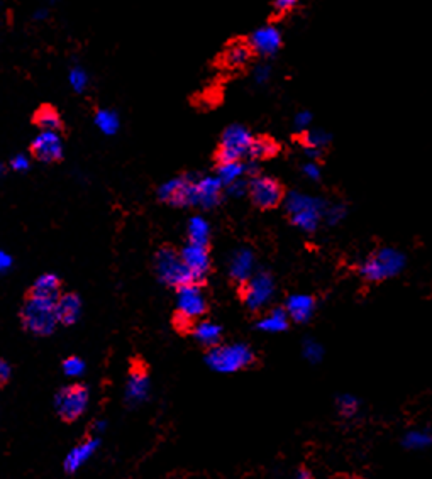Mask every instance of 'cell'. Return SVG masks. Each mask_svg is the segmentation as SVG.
<instances>
[{
  "instance_id": "15",
  "label": "cell",
  "mask_w": 432,
  "mask_h": 479,
  "mask_svg": "<svg viewBox=\"0 0 432 479\" xmlns=\"http://www.w3.org/2000/svg\"><path fill=\"white\" fill-rule=\"evenodd\" d=\"M224 187L217 180V176H202L195 178L194 182V198H192V207L198 209H212L219 204L223 197Z\"/></svg>"
},
{
  "instance_id": "5",
  "label": "cell",
  "mask_w": 432,
  "mask_h": 479,
  "mask_svg": "<svg viewBox=\"0 0 432 479\" xmlns=\"http://www.w3.org/2000/svg\"><path fill=\"white\" fill-rule=\"evenodd\" d=\"M207 312V297L198 283L182 286L176 290V312L175 327L180 330L190 332L195 322L202 320Z\"/></svg>"
},
{
  "instance_id": "35",
  "label": "cell",
  "mask_w": 432,
  "mask_h": 479,
  "mask_svg": "<svg viewBox=\"0 0 432 479\" xmlns=\"http://www.w3.org/2000/svg\"><path fill=\"white\" fill-rule=\"evenodd\" d=\"M294 123L297 125V129L307 131V129H310V124H312V114H310L309 110H300V112L295 114Z\"/></svg>"
},
{
  "instance_id": "28",
  "label": "cell",
  "mask_w": 432,
  "mask_h": 479,
  "mask_svg": "<svg viewBox=\"0 0 432 479\" xmlns=\"http://www.w3.org/2000/svg\"><path fill=\"white\" fill-rule=\"evenodd\" d=\"M405 449H412V451H422L432 445V432L426 429H415L409 430L404 437Z\"/></svg>"
},
{
  "instance_id": "17",
  "label": "cell",
  "mask_w": 432,
  "mask_h": 479,
  "mask_svg": "<svg viewBox=\"0 0 432 479\" xmlns=\"http://www.w3.org/2000/svg\"><path fill=\"white\" fill-rule=\"evenodd\" d=\"M254 273H256V257L253 251L249 248L236 249L229 259V276L239 285H245Z\"/></svg>"
},
{
  "instance_id": "32",
  "label": "cell",
  "mask_w": 432,
  "mask_h": 479,
  "mask_svg": "<svg viewBox=\"0 0 432 479\" xmlns=\"http://www.w3.org/2000/svg\"><path fill=\"white\" fill-rule=\"evenodd\" d=\"M302 352H304L305 359L310 361L312 364L319 363L324 354L322 345H320L317 341H313V339H307V341L304 342V349H302Z\"/></svg>"
},
{
  "instance_id": "16",
  "label": "cell",
  "mask_w": 432,
  "mask_h": 479,
  "mask_svg": "<svg viewBox=\"0 0 432 479\" xmlns=\"http://www.w3.org/2000/svg\"><path fill=\"white\" fill-rule=\"evenodd\" d=\"M247 46L261 56H271L282 47V32L275 25H261L249 36Z\"/></svg>"
},
{
  "instance_id": "38",
  "label": "cell",
  "mask_w": 432,
  "mask_h": 479,
  "mask_svg": "<svg viewBox=\"0 0 432 479\" xmlns=\"http://www.w3.org/2000/svg\"><path fill=\"white\" fill-rule=\"evenodd\" d=\"M10 373H12V371H10L9 363H7L6 359H2V357H0V390L6 388V386L9 385Z\"/></svg>"
},
{
  "instance_id": "29",
  "label": "cell",
  "mask_w": 432,
  "mask_h": 479,
  "mask_svg": "<svg viewBox=\"0 0 432 479\" xmlns=\"http://www.w3.org/2000/svg\"><path fill=\"white\" fill-rule=\"evenodd\" d=\"M278 145H276L273 139L269 138H258L254 139L253 146H251L249 151V158H253L254 161L258 160H268V158H273L276 153H278Z\"/></svg>"
},
{
  "instance_id": "20",
  "label": "cell",
  "mask_w": 432,
  "mask_h": 479,
  "mask_svg": "<svg viewBox=\"0 0 432 479\" xmlns=\"http://www.w3.org/2000/svg\"><path fill=\"white\" fill-rule=\"evenodd\" d=\"M150 390V381H147V368L139 357L131 359V368H129V383H127V396L132 401H143Z\"/></svg>"
},
{
  "instance_id": "33",
  "label": "cell",
  "mask_w": 432,
  "mask_h": 479,
  "mask_svg": "<svg viewBox=\"0 0 432 479\" xmlns=\"http://www.w3.org/2000/svg\"><path fill=\"white\" fill-rule=\"evenodd\" d=\"M83 370H85L83 361L79 359L76 356H70L63 361V371H65V374L79 376L83 373Z\"/></svg>"
},
{
  "instance_id": "40",
  "label": "cell",
  "mask_w": 432,
  "mask_h": 479,
  "mask_svg": "<svg viewBox=\"0 0 432 479\" xmlns=\"http://www.w3.org/2000/svg\"><path fill=\"white\" fill-rule=\"evenodd\" d=\"M294 479H312V476H310L309 471L300 469L297 474H295V478H294Z\"/></svg>"
},
{
  "instance_id": "37",
  "label": "cell",
  "mask_w": 432,
  "mask_h": 479,
  "mask_svg": "<svg viewBox=\"0 0 432 479\" xmlns=\"http://www.w3.org/2000/svg\"><path fill=\"white\" fill-rule=\"evenodd\" d=\"M247 185H249V180H241V182H236L232 185L226 187V191L231 197H243V195L247 193Z\"/></svg>"
},
{
  "instance_id": "14",
  "label": "cell",
  "mask_w": 432,
  "mask_h": 479,
  "mask_svg": "<svg viewBox=\"0 0 432 479\" xmlns=\"http://www.w3.org/2000/svg\"><path fill=\"white\" fill-rule=\"evenodd\" d=\"M180 256H182L183 264L187 266L188 273H190L194 283L202 285V281L209 276L210 273V254L207 246H197V244H188L185 248L180 249Z\"/></svg>"
},
{
  "instance_id": "25",
  "label": "cell",
  "mask_w": 432,
  "mask_h": 479,
  "mask_svg": "<svg viewBox=\"0 0 432 479\" xmlns=\"http://www.w3.org/2000/svg\"><path fill=\"white\" fill-rule=\"evenodd\" d=\"M288 327H290V319L283 308H273L268 313H263V317L256 322V329L265 334L285 332Z\"/></svg>"
},
{
  "instance_id": "30",
  "label": "cell",
  "mask_w": 432,
  "mask_h": 479,
  "mask_svg": "<svg viewBox=\"0 0 432 479\" xmlns=\"http://www.w3.org/2000/svg\"><path fill=\"white\" fill-rule=\"evenodd\" d=\"M336 405H338V412L344 418H353L360 412V400L354 395H348V393L339 396Z\"/></svg>"
},
{
  "instance_id": "6",
  "label": "cell",
  "mask_w": 432,
  "mask_h": 479,
  "mask_svg": "<svg viewBox=\"0 0 432 479\" xmlns=\"http://www.w3.org/2000/svg\"><path fill=\"white\" fill-rule=\"evenodd\" d=\"M154 271L163 285L172 286L175 290L194 283L190 273L183 264L182 256H180V249L172 248L168 244L161 246L154 254Z\"/></svg>"
},
{
  "instance_id": "22",
  "label": "cell",
  "mask_w": 432,
  "mask_h": 479,
  "mask_svg": "<svg viewBox=\"0 0 432 479\" xmlns=\"http://www.w3.org/2000/svg\"><path fill=\"white\" fill-rule=\"evenodd\" d=\"M190 334L194 335L195 341L207 349H212L216 345L223 344V329L217 323L210 320H198L194 323Z\"/></svg>"
},
{
  "instance_id": "24",
  "label": "cell",
  "mask_w": 432,
  "mask_h": 479,
  "mask_svg": "<svg viewBox=\"0 0 432 479\" xmlns=\"http://www.w3.org/2000/svg\"><path fill=\"white\" fill-rule=\"evenodd\" d=\"M302 142H304L305 154L310 158V161H317L324 147H327L331 142V136L322 129H307L302 136Z\"/></svg>"
},
{
  "instance_id": "7",
  "label": "cell",
  "mask_w": 432,
  "mask_h": 479,
  "mask_svg": "<svg viewBox=\"0 0 432 479\" xmlns=\"http://www.w3.org/2000/svg\"><path fill=\"white\" fill-rule=\"evenodd\" d=\"M254 138L251 131L241 124H231L224 129L220 136L219 149H217V161H243L249 156L251 146Z\"/></svg>"
},
{
  "instance_id": "13",
  "label": "cell",
  "mask_w": 432,
  "mask_h": 479,
  "mask_svg": "<svg viewBox=\"0 0 432 479\" xmlns=\"http://www.w3.org/2000/svg\"><path fill=\"white\" fill-rule=\"evenodd\" d=\"M31 124L41 132H51V134H58L60 138L68 136V125L63 119L60 109L50 102H43L36 107L31 116Z\"/></svg>"
},
{
  "instance_id": "39",
  "label": "cell",
  "mask_w": 432,
  "mask_h": 479,
  "mask_svg": "<svg viewBox=\"0 0 432 479\" xmlns=\"http://www.w3.org/2000/svg\"><path fill=\"white\" fill-rule=\"evenodd\" d=\"M295 6H297L295 0H278V2L273 3V10H275L276 14H287L290 12Z\"/></svg>"
},
{
  "instance_id": "23",
  "label": "cell",
  "mask_w": 432,
  "mask_h": 479,
  "mask_svg": "<svg viewBox=\"0 0 432 479\" xmlns=\"http://www.w3.org/2000/svg\"><path fill=\"white\" fill-rule=\"evenodd\" d=\"M249 173L251 168L247 163H243V161H223V163L217 164L216 176L223 183V187L226 188L232 185V183L246 180V176H249Z\"/></svg>"
},
{
  "instance_id": "9",
  "label": "cell",
  "mask_w": 432,
  "mask_h": 479,
  "mask_svg": "<svg viewBox=\"0 0 432 479\" xmlns=\"http://www.w3.org/2000/svg\"><path fill=\"white\" fill-rule=\"evenodd\" d=\"M275 295V279L267 271H256L243 285V301L251 312H260L268 307Z\"/></svg>"
},
{
  "instance_id": "31",
  "label": "cell",
  "mask_w": 432,
  "mask_h": 479,
  "mask_svg": "<svg viewBox=\"0 0 432 479\" xmlns=\"http://www.w3.org/2000/svg\"><path fill=\"white\" fill-rule=\"evenodd\" d=\"M346 213H348L346 205L342 204L326 205V210H324V220H326L329 226H336V224H339L342 219H344Z\"/></svg>"
},
{
  "instance_id": "34",
  "label": "cell",
  "mask_w": 432,
  "mask_h": 479,
  "mask_svg": "<svg viewBox=\"0 0 432 479\" xmlns=\"http://www.w3.org/2000/svg\"><path fill=\"white\" fill-rule=\"evenodd\" d=\"M302 173H304L305 178L312 180V182L320 180V175H322V171H320V167L317 164V161H307V163H304V167H302Z\"/></svg>"
},
{
  "instance_id": "21",
  "label": "cell",
  "mask_w": 432,
  "mask_h": 479,
  "mask_svg": "<svg viewBox=\"0 0 432 479\" xmlns=\"http://www.w3.org/2000/svg\"><path fill=\"white\" fill-rule=\"evenodd\" d=\"M82 310V298L75 292L63 293L56 301L58 323L61 326H73Z\"/></svg>"
},
{
  "instance_id": "4",
  "label": "cell",
  "mask_w": 432,
  "mask_h": 479,
  "mask_svg": "<svg viewBox=\"0 0 432 479\" xmlns=\"http://www.w3.org/2000/svg\"><path fill=\"white\" fill-rule=\"evenodd\" d=\"M405 264H407V257L402 251L395 248H380L361 263L360 275L361 278L371 283L387 281L400 275Z\"/></svg>"
},
{
  "instance_id": "3",
  "label": "cell",
  "mask_w": 432,
  "mask_h": 479,
  "mask_svg": "<svg viewBox=\"0 0 432 479\" xmlns=\"http://www.w3.org/2000/svg\"><path fill=\"white\" fill-rule=\"evenodd\" d=\"M207 366L219 374H234L254 363V351L243 342L219 344L205 354Z\"/></svg>"
},
{
  "instance_id": "36",
  "label": "cell",
  "mask_w": 432,
  "mask_h": 479,
  "mask_svg": "<svg viewBox=\"0 0 432 479\" xmlns=\"http://www.w3.org/2000/svg\"><path fill=\"white\" fill-rule=\"evenodd\" d=\"M253 76L258 83L268 82L269 76H271V66L267 65V63H261V65H258L256 68H254Z\"/></svg>"
},
{
  "instance_id": "27",
  "label": "cell",
  "mask_w": 432,
  "mask_h": 479,
  "mask_svg": "<svg viewBox=\"0 0 432 479\" xmlns=\"http://www.w3.org/2000/svg\"><path fill=\"white\" fill-rule=\"evenodd\" d=\"M187 235H188V242H190V244L207 246V248H209L210 224L207 222L204 217H198V215L192 217V219L188 220Z\"/></svg>"
},
{
  "instance_id": "1",
  "label": "cell",
  "mask_w": 432,
  "mask_h": 479,
  "mask_svg": "<svg viewBox=\"0 0 432 479\" xmlns=\"http://www.w3.org/2000/svg\"><path fill=\"white\" fill-rule=\"evenodd\" d=\"M285 210L290 217V222L300 231L313 232L324 220L326 204L320 198L302 191H291L283 200Z\"/></svg>"
},
{
  "instance_id": "12",
  "label": "cell",
  "mask_w": 432,
  "mask_h": 479,
  "mask_svg": "<svg viewBox=\"0 0 432 479\" xmlns=\"http://www.w3.org/2000/svg\"><path fill=\"white\" fill-rule=\"evenodd\" d=\"M195 176L182 175L160 187V200L172 207H192Z\"/></svg>"
},
{
  "instance_id": "8",
  "label": "cell",
  "mask_w": 432,
  "mask_h": 479,
  "mask_svg": "<svg viewBox=\"0 0 432 479\" xmlns=\"http://www.w3.org/2000/svg\"><path fill=\"white\" fill-rule=\"evenodd\" d=\"M88 405V388L82 383H73L58 390L54 396V410L65 423L76 422Z\"/></svg>"
},
{
  "instance_id": "10",
  "label": "cell",
  "mask_w": 432,
  "mask_h": 479,
  "mask_svg": "<svg viewBox=\"0 0 432 479\" xmlns=\"http://www.w3.org/2000/svg\"><path fill=\"white\" fill-rule=\"evenodd\" d=\"M247 195L258 209L269 210L278 207L285 200L283 187L271 176L254 175L247 185Z\"/></svg>"
},
{
  "instance_id": "26",
  "label": "cell",
  "mask_w": 432,
  "mask_h": 479,
  "mask_svg": "<svg viewBox=\"0 0 432 479\" xmlns=\"http://www.w3.org/2000/svg\"><path fill=\"white\" fill-rule=\"evenodd\" d=\"M251 54H253V51H251V47L247 46V43L234 41L229 44L226 51H224V56H223L224 65L231 70L243 68V66H246L247 63H249Z\"/></svg>"
},
{
  "instance_id": "2",
  "label": "cell",
  "mask_w": 432,
  "mask_h": 479,
  "mask_svg": "<svg viewBox=\"0 0 432 479\" xmlns=\"http://www.w3.org/2000/svg\"><path fill=\"white\" fill-rule=\"evenodd\" d=\"M19 322L25 332L38 337L51 335L58 327L56 304L24 297L19 310Z\"/></svg>"
},
{
  "instance_id": "19",
  "label": "cell",
  "mask_w": 432,
  "mask_h": 479,
  "mask_svg": "<svg viewBox=\"0 0 432 479\" xmlns=\"http://www.w3.org/2000/svg\"><path fill=\"white\" fill-rule=\"evenodd\" d=\"M283 310L287 312L290 322L305 323L309 322L313 317V313H316V300H313V297L305 293L290 295V297L287 298V304Z\"/></svg>"
},
{
  "instance_id": "18",
  "label": "cell",
  "mask_w": 432,
  "mask_h": 479,
  "mask_svg": "<svg viewBox=\"0 0 432 479\" xmlns=\"http://www.w3.org/2000/svg\"><path fill=\"white\" fill-rule=\"evenodd\" d=\"M63 295V281L53 273H48V275L39 276L28 290H25L24 297L29 298H38V300L51 301V304H56L58 298Z\"/></svg>"
},
{
  "instance_id": "11",
  "label": "cell",
  "mask_w": 432,
  "mask_h": 479,
  "mask_svg": "<svg viewBox=\"0 0 432 479\" xmlns=\"http://www.w3.org/2000/svg\"><path fill=\"white\" fill-rule=\"evenodd\" d=\"M29 154L34 161L44 164H60L65 160L63 153L61 138L51 132H39L31 142H29Z\"/></svg>"
}]
</instances>
